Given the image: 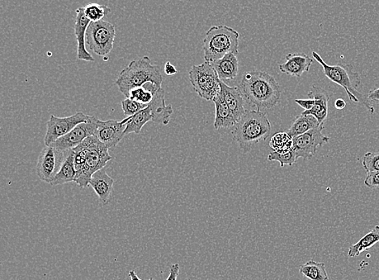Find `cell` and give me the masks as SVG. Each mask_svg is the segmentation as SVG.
I'll return each instance as SVG.
<instances>
[{"mask_svg": "<svg viewBox=\"0 0 379 280\" xmlns=\"http://www.w3.org/2000/svg\"><path fill=\"white\" fill-rule=\"evenodd\" d=\"M238 88L245 103L263 112L271 109L281 101V87L272 75L265 71L253 70L246 73Z\"/></svg>", "mask_w": 379, "mask_h": 280, "instance_id": "1", "label": "cell"}, {"mask_svg": "<svg viewBox=\"0 0 379 280\" xmlns=\"http://www.w3.org/2000/svg\"><path fill=\"white\" fill-rule=\"evenodd\" d=\"M74 152L77 170L75 183L81 188H88L93 175L105 168L112 159L107 147L96 136L88 137L74 149Z\"/></svg>", "mask_w": 379, "mask_h": 280, "instance_id": "2", "label": "cell"}, {"mask_svg": "<svg viewBox=\"0 0 379 280\" xmlns=\"http://www.w3.org/2000/svg\"><path fill=\"white\" fill-rule=\"evenodd\" d=\"M272 126L263 112L247 110L232 128L233 140L244 153L253 146L268 139L271 134Z\"/></svg>", "mask_w": 379, "mask_h": 280, "instance_id": "3", "label": "cell"}, {"mask_svg": "<svg viewBox=\"0 0 379 280\" xmlns=\"http://www.w3.org/2000/svg\"><path fill=\"white\" fill-rule=\"evenodd\" d=\"M312 58L315 59L322 66L324 73L331 82L340 85L347 92L350 101L361 103L371 113L374 112V108L371 101L358 91L361 86L362 78L356 71L354 70L351 64H338L331 66L327 64L320 55L316 52H312Z\"/></svg>", "mask_w": 379, "mask_h": 280, "instance_id": "4", "label": "cell"}, {"mask_svg": "<svg viewBox=\"0 0 379 280\" xmlns=\"http://www.w3.org/2000/svg\"><path fill=\"white\" fill-rule=\"evenodd\" d=\"M164 77L158 66L151 64L149 57L132 61L129 66L121 71L116 80L120 92L129 98L131 90L144 87L146 83H154L162 88Z\"/></svg>", "mask_w": 379, "mask_h": 280, "instance_id": "5", "label": "cell"}, {"mask_svg": "<svg viewBox=\"0 0 379 280\" xmlns=\"http://www.w3.org/2000/svg\"><path fill=\"white\" fill-rule=\"evenodd\" d=\"M240 33L229 26H212L203 40L204 59L214 63L227 54H238Z\"/></svg>", "mask_w": 379, "mask_h": 280, "instance_id": "6", "label": "cell"}, {"mask_svg": "<svg viewBox=\"0 0 379 280\" xmlns=\"http://www.w3.org/2000/svg\"><path fill=\"white\" fill-rule=\"evenodd\" d=\"M173 113V106L171 104L166 106L165 93L164 89L160 88L148 107L137 113L136 115L126 118L127 122L125 136L131 134V132H135L136 134H140L144 126L150 121L154 122L155 124L167 126Z\"/></svg>", "mask_w": 379, "mask_h": 280, "instance_id": "7", "label": "cell"}, {"mask_svg": "<svg viewBox=\"0 0 379 280\" xmlns=\"http://www.w3.org/2000/svg\"><path fill=\"white\" fill-rule=\"evenodd\" d=\"M188 75L194 91L202 99L213 101L220 93V79L210 63L193 66Z\"/></svg>", "mask_w": 379, "mask_h": 280, "instance_id": "8", "label": "cell"}, {"mask_svg": "<svg viewBox=\"0 0 379 280\" xmlns=\"http://www.w3.org/2000/svg\"><path fill=\"white\" fill-rule=\"evenodd\" d=\"M116 37L115 26L101 21L91 22L86 32V45L90 50L101 57L110 54Z\"/></svg>", "mask_w": 379, "mask_h": 280, "instance_id": "9", "label": "cell"}, {"mask_svg": "<svg viewBox=\"0 0 379 280\" xmlns=\"http://www.w3.org/2000/svg\"><path fill=\"white\" fill-rule=\"evenodd\" d=\"M93 118L94 117L85 115L81 112L68 117L51 115L50 120L47 122V131L45 136L46 146H51L57 140L72 132L79 124L93 121Z\"/></svg>", "mask_w": 379, "mask_h": 280, "instance_id": "10", "label": "cell"}, {"mask_svg": "<svg viewBox=\"0 0 379 280\" xmlns=\"http://www.w3.org/2000/svg\"><path fill=\"white\" fill-rule=\"evenodd\" d=\"M66 152H61L53 146H46L42 149L39 161H37L36 172L42 181L51 183L63 165Z\"/></svg>", "mask_w": 379, "mask_h": 280, "instance_id": "11", "label": "cell"}, {"mask_svg": "<svg viewBox=\"0 0 379 280\" xmlns=\"http://www.w3.org/2000/svg\"><path fill=\"white\" fill-rule=\"evenodd\" d=\"M324 126L315 128L306 134L293 139V150L297 159H310L316 154L318 147L329 143L330 137L323 134Z\"/></svg>", "mask_w": 379, "mask_h": 280, "instance_id": "12", "label": "cell"}, {"mask_svg": "<svg viewBox=\"0 0 379 280\" xmlns=\"http://www.w3.org/2000/svg\"><path fill=\"white\" fill-rule=\"evenodd\" d=\"M126 122V119L122 121L113 120L103 121L97 118L95 136L108 149L115 148L125 137Z\"/></svg>", "mask_w": 379, "mask_h": 280, "instance_id": "13", "label": "cell"}, {"mask_svg": "<svg viewBox=\"0 0 379 280\" xmlns=\"http://www.w3.org/2000/svg\"><path fill=\"white\" fill-rule=\"evenodd\" d=\"M97 119L94 117L93 121L79 124L69 134L57 140L51 146L61 152L77 148L88 137L95 136V132L97 130Z\"/></svg>", "mask_w": 379, "mask_h": 280, "instance_id": "14", "label": "cell"}, {"mask_svg": "<svg viewBox=\"0 0 379 280\" xmlns=\"http://www.w3.org/2000/svg\"><path fill=\"white\" fill-rule=\"evenodd\" d=\"M90 21L85 17L84 8L77 10V18L74 27L75 35L77 41V59L85 61H94L93 57L88 53L86 48V32Z\"/></svg>", "mask_w": 379, "mask_h": 280, "instance_id": "15", "label": "cell"}, {"mask_svg": "<svg viewBox=\"0 0 379 280\" xmlns=\"http://www.w3.org/2000/svg\"><path fill=\"white\" fill-rule=\"evenodd\" d=\"M307 97L315 99V106L310 111H304L302 115H312L319 121L320 126H324L329 114V94L324 89L312 85Z\"/></svg>", "mask_w": 379, "mask_h": 280, "instance_id": "16", "label": "cell"}, {"mask_svg": "<svg viewBox=\"0 0 379 280\" xmlns=\"http://www.w3.org/2000/svg\"><path fill=\"white\" fill-rule=\"evenodd\" d=\"M220 83L221 97L224 99L226 106H229L237 122L247 111L244 107L245 101L242 94H241L238 88L229 87L222 80H220Z\"/></svg>", "mask_w": 379, "mask_h": 280, "instance_id": "17", "label": "cell"}, {"mask_svg": "<svg viewBox=\"0 0 379 280\" xmlns=\"http://www.w3.org/2000/svg\"><path fill=\"white\" fill-rule=\"evenodd\" d=\"M313 61V58L305 54H289L285 63L279 64V70L282 73L300 78L303 73L310 70Z\"/></svg>", "mask_w": 379, "mask_h": 280, "instance_id": "18", "label": "cell"}, {"mask_svg": "<svg viewBox=\"0 0 379 280\" xmlns=\"http://www.w3.org/2000/svg\"><path fill=\"white\" fill-rule=\"evenodd\" d=\"M113 183L115 179L110 177L104 168L93 175L89 186L93 188L102 205L107 206L110 202Z\"/></svg>", "mask_w": 379, "mask_h": 280, "instance_id": "19", "label": "cell"}, {"mask_svg": "<svg viewBox=\"0 0 379 280\" xmlns=\"http://www.w3.org/2000/svg\"><path fill=\"white\" fill-rule=\"evenodd\" d=\"M222 81L233 80L239 74V60L235 54H227L224 58L211 63Z\"/></svg>", "mask_w": 379, "mask_h": 280, "instance_id": "20", "label": "cell"}, {"mask_svg": "<svg viewBox=\"0 0 379 280\" xmlns=\"http://www.w3.org/2000/svg\"><path fill=\"white\" fill-rule=\"evenodd\" d=\"M215 104V120L214 127L216 130L229 129L236 124L235 119L226 103L222 98L220 93L213 99Z\"/></svg>", "mask_w": 379, "mask_h": 280, "instance_id": "21", "label": "cell"}, {"mask_svg": "<svg viewBox=\"0 0 379 280\" xmlns=\"http://www.w3.org/2000/svg\"><path fill=\"white\" fill-rule=\"evenodd\" d=\"M75 177H77V170L75 167L74 150L66 151L63 165L50 184L52 186H57V185L72 183L75 182Z\"/></svg>", "mask_w": 379, "mask_h": 280, "instance_id": "22", "label": "cell"}, {"mask_svg": "<svg viewBox=\"0 0 379 280\" xmlns=\"http://www.w3.org/2000/svg\"><path fill=\"white\" fill-rule=\"evenodd\" d=\"M377 243H379V226H374L371 232L365 235L356 244L350 246L348 252L349 257H357L363 251L371 249Z\"/></svg>", "mask_w": 379, "mask_h": 280, "instance_id": "23", "label": "cell"}, {"mask_svg": "<svg viewBox=\"0 0 379 280\" xmlns=\"http://www.w3.org/2000/svg\"><path fill=\"white\" fill-rule=\"evenodd\" d=\"M320 126L317 119L312 115H302L298 117L288 130L287 134L292 139L306 134L315 128Z\"/></svg>", "mask_w": 379, "mask_h": 280, "instance_id": "24", "label": "cell"}, {"mask_svg": "<svg viewBox=\"0 0 379 280\" xmlns=\"http://www.w3.org/2000/svg\"><path fill=\"white\" fill-rule=\"evenodd\" d=\"M300 272L309 280H329L326 272L324 263H317L311 260L305 264L301 265Z\"/></svg>", "mask_w": 379, "mask_h": 280, "instance_id": "25", "label": "cell"}, {"mask_svg": "<svg viewBox=\"0 0 379 280\" xmlns=\"http://www.w3.org/2000/svg\"><path fill=\"white\" fill-rule=\"evenodd\" d=\"M269 146L276 152H288L293 150L292 137L287 132H278L270 140Z\"/></svg>", "mask_w": 379, "mask_h": 280, "instance_id": "26", "label": "cell"}, {"mask_svg": "<svg viewBox=\"0 0 379 280\" xmlns=\"http://www.w3.org/2000/svg\"><path fill=\"white\" fill-rule=\"evenodd\" d=\"M84 9L85 17L88 19L90 22L103 21L102 19L111 12L110 8L98 3H89L84 7Z\"/></svg>", "mask_w": 379, "mask_h": 280, "instance_id": "27", "label": "cell"}, {"mask_svg": "<svg viewBox=\"0 0 379 280\" xmlns=\"http://www.w3.org/2000/svg\"><path fill=\"white\" fill-rule=\"evenodd\" d=\"M268 160L270 162H278L281 164V168H283L285 166H293L297 162V157L295 150L288 152H276L273 151L268 156Z\"/></svg>", "mask_w": 379, "mask_h": 280, "instance_id": "28", "label": "cell"}, {"mask_svg": "<svg viewBox=\"0 0 379 280\" xmlns=\"http://www.w3.org/2000/svg\"><path fill=\"white\" fill-rule=\"evenodd\" d=\"M155 94L156 93L149 91V90H146L144 87H141L131 90L129 94V99L140 103L146 104V106H148V104L153 101Z\"/></svg>", "mask_w": 379, "mask_h": 280, "instance_id": "29", "label": "cell"}, {"mask_svg": "<svg viewBox=\"0 0 379 280\" xmlns=\"http://www.w3.org/2000/svg\"><path fill=\"white\" fill-rule=\"evenodd\" d=\"M362 166L367 174L379 172V152H368L365 154Z\"/></svg>", "mask_w": 379, "mask_h": 280, "instance_id": "30", "label": "cell"}, {"mask_svg": "<svg viewBox=\"0 0 379 280\" xmlns=\"http://www.w3.org/2000/svg\"><path fill=\"white\" fill-rule=\"evenodd\" d=\"M146 107L148 106H146V104L133 101V99L129 98H126L124 101H122L123 112H124L125 116L127 117L136 115L137 113L144 110Z\"/></svg>", "mask_w": 379, "mask_h": 280, "instance_id": "31", "label": "cell"}, {"mask_svg": "<svg viewBox=\"0 0 379 280\" xmlns=\"http://www.w3.org/2000/svg\"><path fill=\"white\" fill-rule=\"evenodd\" d=\"M364 183L369 188L379 189V172L368 173Z\"/></svg>", "mask_w": 379, "mask_h": 280, "instance_id": "32", "label": "cell"}, {"mask_svg": "<svg viewBox=\"0 0 379 280\" xmlns=\"http://www.w3.org/2000/svg\"><path fill=\"white\" fill-rule=\"evenodd\" d=\"M295 103L298 106H301L302 108H304L305 111H310L311 109L313 108L315 106V99H295Z\"/></svg>", "mask_w": 379, "mask_h": 280, "instance_id": "33", "label": "cell"}, {"mask_svg": "<svg viewBox=\"0 0 379 280\" xmlns=\"http://www.w3.org/2000/svg\"><path fill=\"white\" fill-rule=\"evenodd\" d=\"M179 272V264H173L170 269L169 277L167 280H177L178 274Z\"/></svg>", "mask_w": 379, "mask_h": 280, "instance_id": "34", "label": "cell"}, {"mask_svg": "<svg viewBox=\"0 0 379 280\" xmlns=\"http://www.w3.org/2000/svg\"><path fill=\"white\" fill-rule=\"evenodd\" d=\"M164 72L168 75H174L177 74L178 71L170 61H167L164 66Z\"/></svg>", "mask_w": 379, "mask_h": 280, "instance_id": "35", "label": "cell"}, {"mask_svg": "<svg viewBox=\"0 0 379 280\" xmlns=\"http://www.w3.org/2000/svg\"><path fill=\"white\" fill-rule=\"evenodd\" d=\"M367 97L371 101L379 103V88L371 90Z\"/></svg>", "mask_w": 379, "mask_h": 280, "instance_id": "36", "label": "cell"}, {"mask_svg": "<svg viewBox=\"0 0 379 280\" xmlns=\"http://www.w3.org/2000/svg\"><path fill=\"white\" fill-rule=\"evenodd\" d=\"M334 106L338 110H343L345 106H347V102L343 99H338L335 101Z\"/></svg>", "mask_w": 379, "mask_h": 280, "instance_id": "37", "label": "cell"}, {"mask_svg": "<svg viewBox=\"0 0 379 280\" xmlns=\"http://www.w3.org/2000/svg\"><path fill=\"white\" fill-rule=\"evenodd\" d=\"M129 275H130V277L131 278V280H143L139 278V277H137L134 270H130ZM149 280H154V279L153 278H150Z\"/></svg>", "mask_w": 379, "mask_h": 280, "instance_id": "38", "label": "cell"}, {"mask_svg": "<svg viewBox=\"0 0 379 280\" xmlns=\"http://www.w3.org/2000/svg\"><path fill=\"white\" fill-rule=\"evenodd\" d=\"M307 280H309V279H307Z\"/></svg>", "mask_w": 379, "mask_h": 280, "instance_id": "39", "label": "cell"}]
</instances>
